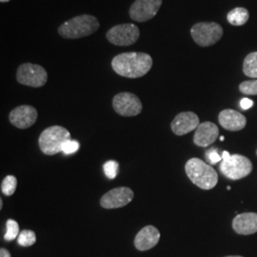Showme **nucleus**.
<instances>
[{
  "mask_svg": "<svg viewBox=\"0 0 257 257\" xmlns=\"http://www.w3.org/2000/svg\"><path fill=\"white\" fill-rule=\"evenodd\" d=\"M153 67V58L146 53L128 52L114 56L111 68L116 74L127 78H139L147 74Z\"/></svg>",
  "mask_w": 257,
  "mask_h": 257,
  "instance_id": "nucleus-1",
  "label": "nucleus"
},
{
  "mask_svg": "<svg viewBox=\"0 0 257 257\" xmlns=\"http://www.w3.org/2000/svg\"><path fill=\"white\" fill-rule=\"evenodd\" d=\"M185 171L190 180L205 191L213 189L218 182L216 171L199 158L194 157L188 160Z\"/></svg>",
  "mask_w": 257,
  "mask_h": 257,
  "instance_id": "nucleus-2",
  "label": "nucleus"
},
{
  "mask_svg": "<svg viewBox=\"0 0 257 257\" xmlns=\"http://www.w3.org/2000/svg\"><path fill=\"white\" fill-rule=\"evenodd\" d=\"M99 21L91 15H81L64 22L58 28V34L67 39L88 37L99 28Z\"/></svg>",
  "mask_w": 257,
  "mask_h": 257,
  "instance_id": "nucleus-3",
  "label": "nucleus"
},
{
  "mask_svg": "<svg viewBox=\"0 0 257 257\" xmlns=\"http://www.w3.org/2000/svg\"><path fill=\"white\" fill-rule=\"evenodd\" d=\"M221 174L231 180H239L248 176L252 171V164L246 156L230 155L224 151L222 154L220 166Z\"/></svg>",
  "mask_w": 257,
  "mask_h": 257,
  "instance_id": "nucleus-4",
  "label": "nucleus"
},
{
  "mask_svg": "<svg viewBox=\"0 0 257 257\" xmlns=\"http://www.w3.org/2000/svg\"><path fill=\"white\" fill-rule=\"evenodd\" d=\"M71 139L69 131L61 126H52L45 128L39 137V148L47 156H55L62 151V146Z\"/></svg>",
  "mask_w": 257,
  "mask_h": 257,
  "instance_id": "nucleus-5",
  "label": "nucleus"
},
{
  "mask_svg": "<svg viewBox=\"0 0 257 257\" xmlns=\"http://www.w3.org/2000/svg\"><path fill=\"white\" fill-rule=\"evenodd\" d=\"M191 35L194 42L199 46H212L220 40L223 28L215 22H200L193 25Z\"/></svg>",
  "mask_w": 257,
  "mask_h": 257,
  "instance_id": "nucleus-6",
  "label": "nucleus"
},
{
  "mask_svg": "<svg viewBox=\"0 0 257 257\" xmlns=\"http://www.w3.org/2000/svg\"><path fill=\"white\" fill-rule=\"evenodd\" d=\"M140 37L139 28L133 23L115 25L107 32L106 37L116 46H130L135 44Z\"/></svg>",
  "mask_w": 257,
  "mask_h": 257,
  "instance_id": "nucleus-7",
  "label": "nucleus"
},
{
  "mask_svg": "<svg viewBox=\"0 0 257 257\" xmlns=\"http://www.w3.org/2000/svg\"><path fill=\"white\" fill-rule=\"evenodd\" d=\"M17 79L22 85L40 88L46 84L48 74L46 70L40 65L24 63L20 65L18 69Z\"/></svg>",
  "mask_w": 257,
  "mask_h": 257,
  "instance_id": "nucleus-8",
  "label": "nucleus"
},
{
  "mask_svg": "<svg viewBox=\"0 0 257 257\" xmlns=\"http://www.w3.org/2000/svg\"><path fill=\"white\" fill-rule=\"evenodd\" d=\"M112 107L122 116H137L142 111V103L132 92H120L112 99Z\"/></svg>",
  "mask_w": 257,
  "mask_h": 257,
  "instance_id": "nucleus-9",
  "label": "nucleus"
},
{
  "mask_svg": "<svg viewBox=\"0 0 257 257\" xmlns=\"http://www.w3.org/2000/svg\"><path fill=\"white\" fill-rule=\"evenodd\" d=\"M162 5V0H136L131 6L130 18L137 22H146L154 19Z\"/></svg>",
  "mask_w": 257,
  "mask_h": 257,
  "instance_id": "nucleus-10",
  "label": "nucleus"
},
{
  "mask_svg": "<svg viewBox=\"0 0 257 257\" xmlns=\"http://www.w3.org/2000/svg\"><path fill=\"white\" fill-rule=\"evenodd\" d=\"M134 196L133 190L128 187L115 188L102 196L100 205L104 209H118L132 202Z\"/></svg>",
  "mask_w": 257,
  "mask_h": 257,
  "instance_id": "nucleus-11",
  "label": "nucleus"
},
{
  "mask_svg": "<svg viewBox=\"0 0 257 257\" xmlns=\"http://www.w3.org/2000/svg\"><path fill=\"white\" fill-rule=\"evenodd\" d=\"M9 119L17 128H30L37 122V110L33 106L22 105L10 112Z\"/></svg>",
  "mask_w": 257,
  "mask_h": 257,
  "instance_id": "nucleus-12",
  "label": "nucleus"
},
{
  "mask_svg": "<svg viewBox=\"0 0 257 257\" xmlns=\"http://www.w3.org/2000/svg\"><path fill=\"white\" fill-rule=\"evenodd\" d=\"M199 125L200 121L196 113L193 111H184L175 116L171 124V128L176 136H184L196 130Z\"/></svg>",
  "mask_w": 257,
  "mask_h": 257,
  "instance_id": "nucleus-13",
  "label": "nucleus"
},
{
  "mask_svg": "<svg viewBox=\"0 0 257 257\" xmlns=\"http://www.w3.org/2000/svg\"><path fill=\"white\" fill-rule=\"evenodd\" d=\"M218 136L219 130L214 123L203 122L195 130L193 143L198 147H208L215 142Z\"/></svg>",
  "mask_w": 257,
  "mask_h": 257,
  "instance_id": "nucleus-14",
  "label": "nucleus"
},
{
  "mask_svg": "<svg viewBox=\"0 0 257 257\" xmlns=\"http://www.w3.org/2000/svg\"><path fill=\"white\" fill-rule=\"evenodd\" d=\"M234 231L242 235H249L257 232L256 212H243L237 214L232 220Z\"/></svg>",
  "mask_w": 257,
  "mask_h": 257,
  "instance_id": "nucleus-15",
  "label": "nucleus"
},
{
  "mask_svg": "<svg viewBox=\"0 0 257 257\" xmlns=\"http://www.w3.org/2000/svg\"><path fill=\"white\" fill-rule=\"evenodd\" d=\"M218 121L223 128L230 132L241 131L247 124V119L242 113L231 109L222 110L218 115Z\"/></svg>",
  "mask_w": 257,
  "mask_h": 257,
  "instance_id": "nucleus-16",
  "label": "nucleus"
},
{
  "mask_svg": "<svg viewBox=\"0 0 257 257\" xmlns=\"http://www.w3.org/2000/svg\"><path fill=\"white\" fill-rule=\"evenodd\" d=\"M160 239V232L154 226H146L139 230L136 238L135 246L138 250L144 251L156 247Z\"/></svg>",
  "mask_w": 257,
  "mask_h": 257,
  "instance_id": "nucleus-17",
  "label": "nucleus"
},
{
  "mask_svg": "<svg viewBox=\"0 0 257 257\" xmlns=\"http://www.w3.org/2000/svg\"><path fill=\"white\" fill-rule=\"evenodd\" d=\"M248 19L249 15L248 10L242 7L231 10L227 16L228 22L233 26H242L248 22Z\"/></svg>",
  "mask_w": 257,
  "mask_h": 257,
  "instance_id": "nucleus-18",
  "label": "nucleus"
},
{
  "mask_svg": "<svg viewBox=\"0 0 257 257\" xmlns=\"http://www.w3.org/2000/svg\"><path fill=\"white\" fill-rule=\"evenodd\" d=\"M243 72L245 75L257 78V52L248 54L243 63Z\"/></svg>",
  "mask_w": 257,
  "mask_h": 257,
  "instance_id": "nucleus-19",
  "label": "nucleus"
},
{
  "mask_svg": "<svg viewBox=\"0 0 257 257\" xmlns=\"http://www.w3.org/2000/svg\"><path fill=\"white\" fill-rule=\"evenodd\" d=\"M17 186H18L17 177L14 175H8L2 181L1 192L6 196H11L16 192Z\"/></svg>",
  "mask_w": 257,
  "mask_h": 257,
  "instance_id": "nucleus-20",
  "label": "nucleus"
},
{
  "mask_svg": "<svg viewBox=\"0 0 257 257\" xmlns=\"http://www.w3.org/2000/svg\"><path fill=\"white\" fill-rule=\"evenodd\" d=\"M37 242V235L35 231L31 230H24L20 231L18 243L22 247H31Z\"/></svg>",
  "mask_w": 257,
  "mask_h": 257,
  "instance_id": "nucleus-21",
  "label": "nucleus"
},
{
  "mask_svg": "<svg viewBox=\"0 0 257 257\" xmlns=\"http://www.w3.org/2000/svg\"><path fill=\"white\" fill-rule=\"evenodd\" d=\"M19 226L18 222L14 219H9L6 223V233L4 235V239L6 241H13L18 238L19 235Z\"/></svg>",
  "mask_w": 257,
  "mask_h": 257,
  "instance_id": "nucleus-22",
  "label": "nucleus"
},
{
  "mask_svg": "<svg viewBox=\"0 0 257 257\" xmlns=\"http://www.w3.org/2000/svg\"><path fill=\"white\" fill-rule=\"evenodd\" d=\"M118 168L119 164L115 160H109L103 166L104 173L109 179H114L116 177L118 174Z\"/></svg>",
  "mask_w": 257,
  "mask_h": 257,
  "instance_id": "nucleus-23",
  "label": "nucleus"
},
{
  "mask_svg": "<svg viewBox=\"0 0 257 257\" xmlns=\"http://www.w3.org/2000/svg\"><path fill=\"white\" fill-rule=\"evenodd\" d=\"M240 92L247 95H257V80L244 81L239 85Z\"/></svg>",
  "mask_w": 257,
  "mask_h": 257,
  "instance_id": "nucleus-24",
  "label": "nucleus"
},
{
  "mask_svg": "<svg viewBox=\"0 0 257 257\" xmlns=\"http://www.w3.org/2000/svg\"><path fill=\"white\" fill-rule=\"evenodd\" d=\"M80 148V144L78 141L73 140V139H69L65 142L62 146V153H64L65 155H72L76 153Z\"/></svg>",
  "mask_w": 257,
  "mask_h": 257,
  "instance_id": "nucleus-25",
  "label": "nucleus"
},
{
  "mask_svg": "<svg viewBox=\"0 0 257 257\" xmlns=\"http://www.w3.org/2000/svg\"><path fill=\"white\" fill-rule=\"evenodd\" d=\"M206 158L211 163V165H215L218 162L222 161V156L218 155V152H217L216 149H211V150L207 151Z\"/></svg>",
  "mask_w": 257,
  "mask_h": 257,
  "instance_id": "nucleus-26",
  "label": "nucleus"
},
{
  "mask_svg": "<svg viewBox=\"0 0 257 257\" xmlns=\"http://www.w3.org/2000/svg\"><path fill=\"white\" fill-rule=\"evenodd\" d=\"M240 106L243 110H248L249 108H251L253 106V101L248 99V98H243L240 102Z\"/></svg>",
  "mask_w": 257,
  "mask_h": 257,
  "instance_id": "nucleus-27",
  "label": "nucleus"
},
{
  "mask_svg": "<svg viewBox=\"0 0 257 257\" xmlns=\"http://www.w3.org/2000/svg\"><path fill=\"white\" fill-rule=\"evenodd\" d=\"M0 257H11L9 250L4 248H0Z\"/></svg>",
  "mask_w": 257,
  "mask_h": 257,
  "instance_id": "nucleus-28",
  "label": "nucleus"
},
{
  "mask_svg": "<svg viewBox=\"0 0 257 257\" xmlns=\"http://www.w3.org/2000/svg\"><path fill=\"white\" fill-rule=\"evenodd\" d=\"M2 207H3V201H2V199L0 200V209H2Z\"/></svg>",
  "mask_w": 257,
  "mask_h": 257,
  "instance_id": "nucleus-29",
  "label": "nucleus"
},
{
  "mask_svg": "<svg viewBox=\"0 0 257 257\" xmlns=\"http://www.w3.org/2000/svg\"><path fill=\"white\" fill-rule=\"evenodd\" d=\"M2 3H5V2H9L10 0H0Z\"/></svg>",
  "mask_w": 257,
  "mask_h": 257,
  "instance_id": "nucleus-30",
  "label": "nucleus"
},
{
  "mask_svg": "<svg viewBox=\"0 0 257 257\" xmlns=\"http://www.w3.org/2000/svg\"><path fill=\"white\" fill-rule=\"evenodd\" d=\"M220 141H224V137H220Z\"/></svg>",
  "mask_w": 257,
  "mask_h": 257,
  "instance_id": "nucleus-31",
  "label": "nucleus"
},
{
  "mask_svg": "<svg viewBox=\"0 0 257 257\" xmlns=\"http://www.w3.org/2000/svg\"><path fill=\"white\" fill-rule=\"evenodd\" d=\"M226 257H243V256H238V255H233V256H226Z\"/></svg>",
  "mask_w": 257,
  "mask_h": 257,
  "instance_id": "nucleus-32",
  "label": "nucleus"
},
{
  "mask_svg": "<svg viewBox=\"0 0 257 257\" xmlns=\"http://www.w3.org/2000/svg\"><path fill=\"white\" fill-rule=\"evenodd\" d=\"M256 155H257V151H256Z\"/></svg>",
  "mask_w": 257,
  "mask_h": 257,
  "instance_id": "nucleus-33",
  "label": "nucleus"
}]
</instances>
